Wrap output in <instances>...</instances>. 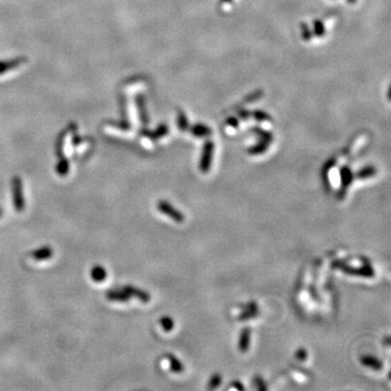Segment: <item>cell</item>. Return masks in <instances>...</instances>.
Masks as SVG:
<instances>
[{"instance_id":"4fadbf2b","label":"cell","mask_w":391,"mask_h":391,"mask_svg":"<svg viewBox=\"0 0 391 391\" xmlns=\"http://www.w3.org/2000/svg\"><path fill=\"white\" fill-rule=\"evenodd\" d=\"M258 315H259V308L244 310L243 312L240 313L238 319H239V320H247V319H250V318H257Z\"/></svg>"},{"instance_id":"30bf717a","label":"cell","mask_w":391,"mask_h":391,"mask_svg":"<svg viewBox=\"0 0 391 391\" xmlns=\"http://www.w3.org/2000/svg\"><path fill=\"white\" fill-rule=\"evenodd\" d=\"M106 295L110 301L117 302H127L130 298L124 290H109Z\"/></svg>"},{"instance_id":"9c48e42d","label":"cell","mask_w":391,"mask_h":391,"mask_svg":"<svg viewBox=\"0 0 391 391\" xmlns=\"http://www.w3.org/2000/svg\"><path fill=\"white\" fill-rule=\"evenodd\" d=\"M32 258L35 259L36 261H43V260H47L50 259L53 255V250L48 247V245H45V247L42 248H38L35 250L31 253Z\"/></svg>"},{"instance_id":"52a82bcc","label":"cell","mask_w":391,"mask_h":391,"mask_svg":"<svg viewBox=\"0 0 391 391\" xmlns=\"http://www.w3.org/2000/svg\"><path fill=\"white\" fill-rule=\"evenodd\" d=\"M250 338H251V329L249 327H244L239 336L238 348L240 352H247L250 348Z\"/></svg>"},{"instance_id":"e0dca14e","label":"cell","mask_w":391,"mask_h":391,"mask_svg":"<svg viewBox=\"0 0 391 391\" xmlns=\"http://www.w3.org/2000/svg\"><path fill=\"white\" fill-rule=\"evenodd\" d=\"M220 384H222V376L220 374H214L208 384V389L210 390L217 389L218 387H220Z\"/></svg>"},{"instance_id":"ba28073f","label":"cell","mask_w":391,"mask_h":391,"mask_svg":"<svg viewBox=\"0 0 391 391\" xmlns=\"http://www.w3.org/2000/svg\"><path fill=\"white\" fill-rule=\"evenodd\" d=\"M361 363H362V365H364V367H369V368L375 369V370L382 369L384 367L382 361L377 358L372 357V355H363V357L361 358Z\"/></svg>"},{"instance_id":"ac0fdd59","label":"cell","mask_w":391,"mask_h":391,"mask_svg":"<svg viewBox=\"0 0 391 391\" xmlns=\"http://www.w3.org/2000/svg\"><path fill=\"white\" fill-rule=\"evenodd\" d=\"M295 359L301 361V362H304V361H307L308 359V352L307 350L303 349V348H300L297 352H295Z\"/></svg>"},{"instance_id":"8fae6325","label":"cell","mask_w":391,"mask_h":391,"mask_svg":"<svg viewBox=\"0 0 391 391\" xmlns=\"http://www.w3.org/2000/svg\"><path fill=\"white\" fill-rule=\"evenodd\" d=\"M90 276H92L93 280L97 283L103 282L104 279L107 278V270L104 268H102L101 265H96L92 269V272H90Z\"/></svg>"},{"instance_id":"3957f363","label":"cell","mask_w":391,"mask_h":391,"mask_svg":"<svg viewBox=\"0 0 391 391\" xmlns=\"http://www.w3.org/2000/svg\"><path fill=\"white\" fill-rule=\"evenodd\" d=\"M158 210L161 213L168 215V217L171 218L173 220L177 223H183L185 220V217L182 212H179L177 209H175L171 203H169L165 200H161L158 203Z\"/></svg>"},{"instance_id":"44dd1931","label":"cell","mask_w":391,"mask_h":391,"mask_svg":"<svg viewBox=\"0 0 391 391\" xmlns=\"http://www.w3.org/2000/svg\"><path fill=\"white\" fill-rule=\"evenodd\" d=\"M2 213H3V212H2V210H1V208H0V217H1Z\"/></svg>"},{"instance_id":"5b68a950","label":"cell","mask_w":391,"mask_h":391,"mask_svg":"<svg viewBox=\"0 0 391 391\" xmlns=\"http://www.w3.org/2000/svg\"><path fill=\"white\" fill-rule=\"evenodd\" d=\"M212 152H213V145L212 144H207L205 145V148L203 150V155L201 159V162H200V170L202 172H208L211 167V161H212Z\"/></svg>"},{"instance_id":"7a4b0ae2","label":"cell","mask_w":391,"mask_h":391,"mask_svg":"<svg viewBox=\"0 0 391 391\" xmlns=\"http://www.w3.org/2000/svg\"><path fill=\"white\" fill-rule=\"evenodd\" d=\"M12 195H13V204L16 211L22 212L25 207L23 192H22V180L20 177H14L12 179Z\"/></svg>"},{"instance_id":"6da1fadb","label":"cell","mask_w":391,"mask_h":391,"mask_svg":"<svg viewBox=\"0 0 391 391\" xmlns=\"http://www.w3.org/2000/svg\"><path fill=\"white\" fill-rule=\"evenodd\" d=\"M333 268L342 270L343 273L349 275H357V276H362V277L375 276V270L369 264H365L361 268H353L343 262H340V261H336V262L333 263Z\"/></svg>"},{"instance_id":"5bb4252c","label":"cell","mask_w":391,"mask_h":391,"mask_svg":"<svg viewBox=\"0 0 391 391\" xmlns=\"http://www.w3.org/2000/svg\"><path fill=\"white\" fill-rule=\"evenodd\" d=\"M160 324H161L164 332L169 333L174 328V320L172 318H170V317L161 318V319H160Z\"/></svg>"},{"instance_id":"277c9868","label":"cell","mask_w":391,"mask_h":391,"mask_svg":"<svg viewBox=\"0 0 391 391\" xmlns=\"http://www.w3.org/2000/svg\"><path fill=\"white\" fill-rule=\"evenodd\" d=\"M353 179V174L351 172V170L347 167H344L342 169V188L338 190L337 193V198L338 200H342L345 195H347V189L352 183Z\"/></svg>"},{"instance_id":"ffe728a7","label":"cell","mask_w":391,"mask_h":391,"mask_svg":"<svg viewBox=\"0 0 391 391\" xmlns=\"http://www.w3.org/2000/svg\"><path fill=\"white\" fill-rule=\"evenodd\" d=\"M257 380H258V383H257V384H258V386H259V389H261V390H265V389H267V386H265V385L263 384V380H262V379L260 380V379L258 378Z\"/></svg>"},{"instance_id":"9a60e30c","label":"cell","mask_w":391,"mask_h":391,"mask_svg":"<svg viewBox=\"0 0 391 391\" xmlns=\"http://www.w3.org/2000/svg\"><path fill=\"white\" fill-rule=\"evenodd\" d=\"M69 162L68 160L65 158H61L60 160V162L58 163V167H57V172L59 175H61V176H65V175L68 174L69 172Z\"/></svg>"},{"instance_id":"2e32d148","label":"cell","mask_w":391,"mask_h":391,"mask_svg":"<svg viewBox=\"0 0 391 391\" xmlns=\"http://www.w3.org/2000/svg\"><path fill=\"white\" fill-rule=\"evenodd\" d=\"M376 173V169L372 168V167H368V168H365L362 169L360 172L357 173V177L361 178V179H364V178H368V177H372L374 176Z\"/></svg>"},{"instance_id":"7c38bea8","label":"cell","mask_w":391,"mask_h":391,"mask_svg":"<svg viewBox=\"0 0 391 391\" xmlns=\"http://www.w3.org/2000/svg\"><path fill=\"white\" fill-rule=\"evenodd\" d=\"M168 360L170 361V367L174 373H182L184 370L183 364L180 363V361L173 354H168Z\"/></svg>"},{"instance_id":"8992f818","label":"cell","mask_w":391,"mask_h":391,"mask_svg":"<svg viewBox=\"0 0 391 391\" xmlns=\"http://www.w3.org/2000/svg\"><path fill=\"white\" fill-rule=\"evenodd\" d=\"M123 290L129 295L130 298L135 297V298L139 299L142 302H149L150 299H151V297H150V294L148 293L145 292V290L135 288L134 286H125Z\"/></svg>"},{"instance_id":"d6986e66","label":"cell","mask_w":391,"mask_h":391,"mask_svg":"<svg viewBox=\"0 0 391 391\" xmlns=\"http://www.w3.org/2000/svg\"><path fill=\"white\" fill-rule=\"evenodd\" d=\"M233 386H234L235 388L238 389V390H240V391L244 390V386H243L242 384H240L239 382H233Z\"/></svg>"}]
</instances>
